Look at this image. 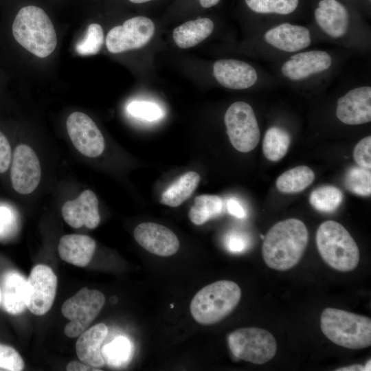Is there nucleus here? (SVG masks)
Segmentation results:
<instances>
[{"label":"nucleus","mask_w":371,"mask_h":371,"mask_svg":"<svg viewBox=\"0 0 371 371\" xmlns=\"http://www.w3.org/2000/svg\"><path fill=\"white\" fill-rule=\"evenodd\" d=\"M263 240L264 261L269 267L283 271L291 269L301 260L308 233L302 221L291 218L273 225Z\"/></svg>","instance_id":"obj_1"},{"label":"nucleus","mask_w":371,"mask_h":371,"mask_svg":"<svg viewBox=\"0 0 371 371\" xmlns=\"http://www.w3.org/2000/svg\"><path fill=\"white\" fill-rule=\"evenodd\" d=\"M14 41L38 58H46L57 46V35L47 13L36 5L21 8L10 27Z\"/></svg>","instance_id":"obj_2"},{"label":"nucleus","mask_w":371,"mask_h":371,"mask_svg":"<svg viewBox=\"0 0 371 371\" xmlns=\"http://www.w3.org/2000/svg\"><path fill=\"white\" fill-rule=\"evenodd\" d=\"M323 334L333 343L359 350L371 345L370 317L335 308H326L320 317Z\"/></svg>","instance_id":"obj_3"},{"label":"nucleus","mask_w":371,"mask_h":371,"mask_svg":"<svg viewBox=\"0 0 371 371\" xmlns=\"http://www.w3.org/2000/svg\"><path fill=\"white\" fill-rule=\"evenodd\" d=\"M240 298L241 290L236 282L218 280L206 285L195 294L190 302V313L199 324H214L229 315Z\"/></svg>","instance_id":"obj_4"},{"label":"nucleus","mask_w":371,"mask_h":371,"mask_svg":"<svg viewBox=\"0 0 371 371\" xmlns=\"http://www.w3.org/2000/svg\"><path fill=\"white\" fill-rule=\"evenodd\" d=\"M316 244L321 257L331 268L348 272L357 267L360 258L358 246L339 223H322L316 233Z\"/></svg>","instance_id":"obj_5"},{"label":"nucleus","mask_w":371,"mask_h":371,"mask_svg":"<svg viewBox=\"0 0 371 371\" xmlns=\"http://www.w3.org/2000/svg\"><path fill=\"white\" fill-rule=\"evenodd\" d=\"M227 342L235 357L254 364L267 363L275 356L277 350L273 335L268 330L257 327L234 330L228 335Z\"/></svg>","instance_id":"obj_6"},{"label":"nucleus","mask_w":371,"mask_h":371,"mask_svg":"<svg viewBox=\"0 0 371 371\" xmlns=\"http://www.w3.org/2000/svg\"><path fill=\"white\" fill-rule=\"evenodd\" d=\"M105 303L104 294L98 290L83 287L63 304V315L69 320L64 328L69 337H78L96 318Z\"/></svg>","instance_id":"obj_7"},{"label":"nucleus","mask_w":371,"mask_h":371,"mask_svg":"<svg viewBox=\"0 0 371 371\" xmlns=\"http://www.w3.org/2000/svg\"><path fill=\"white\" fill-rule=\"evenodd\" d=\"M227 133L232 145L241 153L254 150L260 140V129L252 107L238 101L227 109L225 117Z\"/></svg>","instance_id":"obj_8"},{"label":"nucleus","mask_w":371,"mask_h":371,"mask_svg":"<svg viewBox=\"0 0 371 371\" xmlns=\"http://www.w3.org/2000/svg\"><path fill=\"white\" fill-rule=\"evenodd\" d=\"M57 277L49 266H34L26 280L25 304L29 311L43 315L51 308L56 293Z\"/></svg>","instance_id":"obj_9"},{"label":"nucleus","mask_w":371,"mask_h":371,"mask_svg":"<svg viewBox=\"0 0 371 371\" xmlns=\"http://www.w3.org/2000/svg\"><path fill=\"white\" fill-rule=\"evenodd\" d=\"M155 33L153 22L145 16H135L109 30L106 46L112 54L139 49L144 46Z\"/></svg>","instance_id":"obj_10"},{"label":"nucleus","mask_w":371,"mask_h":371,"mask_svg":"<svg viewBox=\"0 0 371 371\" xmlns=\"http://www.w3.org/2000/svg\"><path fill=\"white\" fill-rule=\"evenodd\" d=\"M41 177L40 161L34 150L27 144L18 145L11 160L10 180L14 190L21 194H30L38 187Z\"/></svg>","instance_id":"obj_11"},{"label":"nucleus","mask_w":371,"mask_h":371,"mask_svg":"<svg viewBox=\"0 0 371 371\" xmlns=\"http://www.w3.org/2000/svg\"><path fill=\"white\" fill-rule=\"evenodd\" d=\"M69 138L82 155L89 157L100 156L105 148L104 137L93 120L87 114L76 111L66 122Z\"/></svg>","instance_id":"obj_12"},{"label":"nucleus","mask_w":371,"mask_h":371,"mask_svg":"<svg viewBox=\"0 0 371 371\" xmlns=\"http://www.w3.org/2000/svg\"><path fill=\"white\" fill-rule=\"evenodd\" d=\"M133 236L141 247L159 256H170L179 248V241L175 234L155 223L139 224L134 229Z\"/></svg>","instance_id":"obj_13"},{"label":"nucleus","mask_w":371,"mask_h":371,"mask_svg":"<svg viewBox=\"0 0 371 371\" xmlns=\"http://www.w3.org/2000/svg\"><path fill=\"white\" fill-rule=\"evenodd\" d=\"M336 116L344 124L358 125L371 121V87L362 86L348 91L337 100Z\"/></svg>","instance_id":"obj_14"},{"label":"nucleus","mask_w":371,"mask_h":371,"mask_svg":"<svg viewBox=\"0 0 371 371\" xmlns=\"http://www.w3.org/2000/svg\"><path fill=\"white\" fill-rule=\"evenodd\" d=\"M62 215L65 221L74 228L83 225L89 229L96 228L100 222L96 195L91 190L83 191L77 199L65 203Z\"/></svg>","instance_id":"obj_15"},{"label":"nucleus","mask_w":371,"mask_h":371,"mask_svg":"<svg viewBox=\"0 0 371 371\" xmlns=\"http://www.w3.org/2000/svg\"><path fill=\"white\" fill-rule=\"evenodd\" d=\"M332 58L328 53L322 50H311L297 53L284 63L281 71L284 76L292 80H300L330 68Z\"/></svg>","instance_id":"obj_16"},{"label":"nucleus","mask_w":371,"mask_h":371,"mask_svg":"<svg viewBox=\"0 0 371 371\" xmlns=\"http://www.w3.org/2000/svg\"><path fill=\"white\" fill-rule=\"evenodd\" d=\"M213 74L223 87L231 89H245L256 84L258 74L249 64L235 59L216 61Z\"/></svg>","instance_id":"obj_17"},{"label":"nucleus","mask_w":371,"mask_h":371,"mask_svg":"<svg viewBox=\"0 0 371 371\" xmlns=\"http://www.w3.org/2000/svg\"><path fill=\"white\" fill-rule=\"evenodd\" d=\"M264 38L273 47L286 52H299L308 47L311 43L308 28L288 23L268 30Z\"/></svg>","instance_id":"obj_18"},{"label":"nucleus","mask_w":371,"mask_h":371,"mask_svg":"<svg viewBox=\"0 0 371 371\" xmlns=\"http://www.w3.org/2000/svg\"><path fill=\"white\" fill-rule=\"evenodd\" d=\"M315 19L321 29L333 38L343 36L348 26V13L337 0H321L315 10Z\"/></svg>","instance_id":"obj_19"},{"label":"nucleus","mask_w":371,"mask_h":371,"mask_svg":"<svg viewBox=\"0 0 371 371\" xmlns=\"http://www.w3.org/2000/svg\"><path fill=\"white\" fill-rule=\"evenodd\" d=\"M108 335V328L99 323L85 330L76 344V354L79 359L94 368H101L105 364L101 352V346Z\"/></svg>","instance_id":"obj_20"},{"label":"nucleus","mask_w":371,"mask_h":371,"mask_svg":"<svg viewBox=\"0 0 371 371\" xmlns=\"http://www.w3.org/2000/svg\"><path fill=\"white\" fill-rule=\"evenodd\" d=\"M95 247V241L90 236L67 234L60 238L58 251L63 260L79 267H85L91 262Z\"/></svg>","instance_id":"obj_21"},{"label":"nucleus","mask_w":371,"mask_h":371,"mask_svg":"<svg viewBox=\"0 0 371 371\" xmlns=\"http://www.w3.org/2000/svg\"><path fill=\"white\" fill-rule=\"evenodd\" d=\"M26 279L14 271L5 272L1 281V303L5 311L14 315L25 309Z\"/></svg>","instance_id":"obj_22"},{"label":"nucleus","mask_w":371,"mask_h":371,"mask_svg":"<svg viewBox=\"0 0 371 371\" xmlns=\"http://www.w3.org/2000/svg\"><path fill=\"white\" fill-rule=\"evenodd\" d=\"M214 23L208 18L187 21L177 27L172 33L176 45L182 49L192 47L207 38L213 32Z\"/></svg>","instance_id":"obj_23"},{"label":"nucleus","mask_w":371,"mask_h":371,"mask_svg":"<svg viewBox=\"0 0 371 371\" xmlns=\"http://www.w3.org/2000/svg\"><path fill=\"white\" fill-rule=\"evenodd\" d=\"M200 179V175L196 172L184 173L162 192L160 202L170 207L181 205L192 194Z\"/></svg>","instance_id":"obj_24"},{"label":"nucleus","mask_w":371,"mask_h":371,"mask_svg":"<svg viewBox=\"0 0 371 371\" xmlns=\"http://www.w3.org/2000/svg\"><path fill=\"white\" fill-rule=\"evenodd\" d=\"M314 179L315 173L312 169L306 166H299L280 175L276 185L280 192L294 194L305 190Z\"/></svg>","instance_id":"obj_25"},{"label":"nucleus","mask_w":371,"mask_h":371,"mask_svg":"<svg viewBox=\"0 0 371 371\" xmlns=\"http://www.w3.org/2000/svg\"><path fill=\"white\" fill-rule=\"evenodd\" d=\"M223 209L222 199L214 194L197 196L191 206L188 216L196 225H201L208 221L219 216Z\"/></svg>","instance_id":"obj_26"},{"label":"nucleus","mask_w":371,"mask_h":371,"mask_svg":"<svg viewBox=\"0 0 371 371\" xmlns=\"http://www.w3.org/2000/svg\"><path fill=\"white\" fill-rule=\"evenodd\" d=\"M291 141V135L286 130L277 126L270 127L262 142L265 157L271 161L280 160L286 154Z\"/></svg>","instance_id":"obj_27"},{"label":"nucleus","mask_w":371,"mask_h":371,"mask_svg":"<svg viewBox=\"0 0 371 371\" xmlns=\"http://www.w3.org/2000/svg\"><path fill=\"white\" fill-rule=\"evenodd\" d=\"M133 345L124 336H118L101 349L105 363L113 368H119L128 363L133 355Z\"/></svg>","instance_id":"obj_28"},{"label":"nucleus","mask_w":371,"mask_h":371,"mask_svg":"<svg viewBox=\"0 0 371 371\" xmlns=\"http://www.w3.org/2000/svg\"><path fill=\"white\" fill-rule=\"evenodd\" d=\"M343 193L333 186H322L311 193L309 203L315 210L322 212H333L341 205Z\"/></svg>","instance_id":"obj_29"},{"label":"nucleus","mask_w":371,"mask_h":371,"mask_svg":"<svg viewBox=\"0 0 371 371\" xmlns=\"http://www.w3.org/2000/svg\"><path fill=\"white\" fill-rule=\"evenodd\" d=\"M344 182L346 188L359 196H368L371 194L370 170L361 166L350 167L346 172Z\"/></svg>","instance_id":"obj_30"},{"label":"nucleus","mask_w":371,"mask_h":371,"mask_svg":"<svg viewBox=\"0 0 371 371\" xmlns=\"http://www.w3.org/2000/svg\"><path fill=\"white\" fill-rule=\"evenodd\" d=\"M254 12L262 14H289L297 7L299 0H245Z\"/></svg>","instance_id":"obj_31"},{"label":"nucleus","mask_w":371,"mask_h":371,"mask_svg":"<svg viewBox=\"0 0 371 371\" xmlns=\"http://www.w3.org/2000/svg\"><path fill=\"white\" fill-rule=\"evenodd\" d=\"M104 43V32L98 23H91L85 37L76 45V51L80 56L94 55L99 52Z\"/></svg>","instance_id":"obj_32"},{"label":"nucleus","mask_w":371,"mask_h":371,"mask_svg":"<svg viewBox=\"0 0 371 371\" xmlns=\"http://www.w3.org/2000/svg\"><path fill=\"white\" fill-rule=\"evenodd\" d=\"M127 111L132 116L148 121L157 120L163 116L159 105L147 101H133L127 106Z\"/></svg>","instance_id":"obj_33"},{"label":"nucleus","mask_w":371,"mask_h":371,"mask_svg":"<svg viewBox=\"0 0 371 371\" xmlns=\"http://www.w3.org/2000/svg\"><path fill=\"white\" fill-rule=\"evenodd\" d=\"M0 368L20 371L24 368V361L15 349L0 344Z\"/></svg>","instance_id":"obj_34"},{"label":"nucleus","mask_w":371,"mask_h":371,"mask_svg":"<svg viewBox=\"0 0 371 371\" xmlns=\"http://www.w3.org/2000/svg\"><path fill=\"white\" fill-rule=\"evenodd\" d=\"M353 157L359 166L370 170L371 168V137L367 136L361 139L353 150Z\"/></svg>","instance_id":"obj_35"},{"label":"nucleus","mask_w":371,"mask_h":371,"mask_svg":"<svg viewBox=\"0 0 371 371\" xmlns=\"http://www.w3.org/2000/svg\"><path fill=\"white\" fill-rule=\"evenodd\" d=\"M249 245L247 236L240 232H231L225 238L227 249L233 253H240L245 251Z\"/></svg>","instance_id":"obj_36"},{"label":"nucleus","mask_w":371,"mask_h":371,"mask_svg":"<svg viewBox=\"0 0 371 371\" xmlns=\"http://www.w3.org/2000/svg\"><path fill=\"white\" fill-rule=\"evenodd\" d=\"M12 149L6 136L0 130V174L5 172L12 160Z\"/></svg>","instance_id":"obj_37"},{"label":"nucleus","mask_w":371,"mask_h":371,"mask_svg":"<svg viewBox=\"0 0 371 371\" xmlns=\"http://www.w3.org/2000/svg\"><path fill=\"white\" fill-rule=\"evenodd\" d=\"M227 208L229 213L236 218H243L246 216L245 209L236 199H229L227 202Z\"/></svg>","instance_id":"obj_38"},{"label":"nucleus","mask_w":371,"mask_h":371,"mask_svg":"<svg viewBox=\"0 0 371 371\" xmlns=\"http://www.w3.org/2000/svg\"><path fill=\"white\" fill-rule=\"evenodd\" d=\"M67 371H85V370H100L83 362L73 361L69 362L66 367Z\"/></svg>","instance_id":"obj_39"},{"label":"nucleus","mask_w":371,"mask_h":371,"mask_svg":"<svg viewBox=\"0 0 371 371\" xmlns=\"http://www.w3.org/2000/svg\"><path fill=\"white\" fill-rule=\"evenodd\" d=\"M10 221L9 212L3 208H0V233L5 228Z\"/></svg>","instance_id":"obj_40"},{"label":"nucleus","mask_w":371,"mask_h":371,"mask_svg":"<svg viewBox=\"0 0 371 371\" xmlns=\"http://www.w3.org/2000/svg\"><path fill=\"white\" fill-rule=\"evenodd\" d=\"M336 370L337 371L363 370V366L360 365V364H355V365L339 368V369H337Z\"/></svg>","instance_id":"obj_41"},{"label":"nucleus","mask_w":371,"mask_h":371,"mask_svg":"<svg viewBox=\"0 0 371 371\" xmlns=\"http://www.w3.org/2000/svg\"><path fill=\"white\" fill-rule=\"evenodd\" d=\"M220 0H199L201 5L203 8H210L219 2Z\"/></svg>","instance_id":"obj_42"},{"label":"nucleus","mask_w":371,"mask_h":371,"mask_svg":"<svg viewBox=\"0 0 371 371\" xmlns=\"http://www.w3.org/2000/svg\"><path fill=\"white\" fill-rule=\"evenodd\" d=\"M370 360L366 363L365 366H363V370H370Z\"/></svg>","instance_id":"obj_43"},{"label":"nucleus","mask_w":371,"mask_h":371,"mask_svg":"<svg viewBox=\"0 0 371 371\" xmlns=\"http://www.w3.org/2000/svg\"><path fill=\"white\" fill-rule=\"evenodd\" d=\"M129 1L135 3H142L147 2L151 0H129Z\"/></svg>","instance_id":"obj_44"},{"label":"nucleus","mask_w":371,"mask_h":371,"mask_svg":"<svg viewBox=\"0 0 371 371\" xmlns=\"http://www.w3.org/2000/svg\"><path fill=\"white\" fill-rule=\"evenodd\" d=\"M1 303V287H0V305Z\"/></svg>","instance_id":"obj_45"}]
</instances>
